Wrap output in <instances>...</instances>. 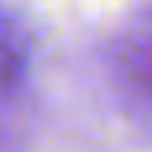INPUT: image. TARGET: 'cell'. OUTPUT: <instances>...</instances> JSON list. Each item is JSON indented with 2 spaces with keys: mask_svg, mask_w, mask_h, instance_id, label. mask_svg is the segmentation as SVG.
<instances>
[{
  "mask_svg": "<svg viewBox=\"0 0 152 152\" xmlns=\"http://www.w3.org/2000/svg\"><path fill=\"white\" fill-rule=\"evenodd\" d=\"M116 72L134 112L152 123V22H145L123 40L116 54Z\"/></svg>",
  "mask_w": 152,
  "mask_h": 152,
  "instance_id": "6da1fadb",
  "label": "cell"
},
{
  "mask_svg": "<svg viewBox=\"0 0 152 152\" xmlns=\"http://www.w3.org/2000/svg\"><path fill=\"white\" fill-rule=\"evenodd\" d=\"M29 62L33 47L26 29L0 7V112L11 109L29 87Z\"/></svg>",
  "mask_w": 152,
  "mask_h": 152,
  "instance_id": "7a4b0ae2",
  "label": "cell"
}]
</instances>
